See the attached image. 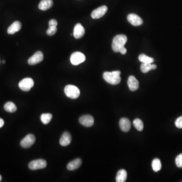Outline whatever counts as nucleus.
I'll return each instance as SVG.
<instances>
[{
    "instance_id": "23",
    "label": "nucleus",
    "mask_w": 182,
    "mask_h": 182,
    "mask_svg": "<svg viewBox=\"0 0 182 182\" xmlns=\"http://www.w3.org/2000/svg\"><path fill=\"white\" fill-rule=\"evenodd\" d=\"M152 167L155 172H158L161 169V163L159 159L155 158L152 162Z\"/></svg>"
},
{
    "instance_id": "32",
    "label": "nucleus",
    "mask_w": 182,
    "mask_h": 182,
    "mask_svg": "<svg viewBox=\"0 0 182 182\" xmlns=\"http://www.w3.org/2000/svg\"><path fill=\"white\" fill-rule=\"evenodd\" d=\"M2 178L1 175H0V182L2 181Z\"/></svg>"
},
{
    "instance_id": "1",
    "label": "nucleus",
    "mask_w": 182,
    "mask_h": 182,
    "mask_svg": "<svg viewBox=\"0 0 182 182\" xmlns=\"http://www.w3.org/2000/svg\"><path fill=\"white\" fill-rule=\"evenodd\" d=\"M121 74L120 71H114L112 72H105L103 73V77L108 84L112 85H116L120 83L121 82Z\"/></svg>"
},
{
    "instance_id": "12",
    "label": "nucleus",
    "mask_w": 182,
    "mask_h": 182,
    "mask_svg": "<svg viewBox=\"0 0 182 182\" xmlns=\"http://www.w3.org/2000/svg\"><path fill=\"white\" fill-rule=\"evenodd\" d=\"M85 30L81 23H77L74 26L73 30V36L76 39H80L84 36Z\"/></svg>"
},
{
    "instance_id": "15",
    "label": "nucleus",
    "mask_w": 182,
    "mask_h": 182,
    "mask_svg": "<svg viewBox=\"0 0 182 182\" xmlns=\"http://www.w3.org/2000/svg\"><path fill=\"white\" fill-rule=\"evenodd\" d=\"M119 127L123 132H128L131 129V122L127 118H122L119 121Z\"/></svg>"
},
{
    "instance_id": "13",
    "label": "nucleus",
    "mask_w": 182,
    "mask_h": 182,
    "mask_svg": "<svg viewBox=\"0 0 182 182\" xmlns=\"http://www.w3.org/2000/svg\"><path fill=\"white\" fill-rule=\"evenodd\" d=\"M128 85L131 91H136L139 89V81L134 76H129L128 80Z\"/></svg>"
},
{
    "instance_id": "31",
    "label": "nucleus",
    "mask_w": 182,
    "mask_h": 182,
    "mask_svg": "<svg viewBox=\"0 0 182 182\" xmlns=\"http://www.w3.org/2000/svg\"><path fill=\"white\" fill-rule=\"evenodd\" d=\"M4 125V121L3 119L0 118V128L3 127Z\"/></svg>"
},
{
    "instance_id": "14",
    "label": "nucleus",
    "mask_w": 182,
    "mask_h": 182,
    "mask_svg": "<svg viewBox=\"0 0 182 182\" xmlns=\"http://www.w3.org/2000/svg\"><path fill=\"white\" fill-rule=\"evenodd\" d=\"M21 23L19 21H16L8 27L7 32L10 35H13L16 32L19 31L21 28Z\"/></svg>"
},
{
    "instance_id": "9",
    "label": "nucleus",
    "mask_w": 182,
    "mask_h": 182,
    "mask_svg": "<svg viewBox=\"0 0 182 182\" xmlns=\"http://www.w3.org/2000/svg\"><path fill=\"white\" fill-rule=\"evenodd\" d=\"M44 55L43 53L40 51L36 52L34 55L29 58L28 63L30 65L37 64L43 60Z\"/></svg>"
},
{
    "instance_id": "5",
    "label": "nucleus",
    "mask_w": 182,
    "mask_h": 182,
    "mask_svg": "<svg viewBox=\"0 0 182 182\" xmlns=\"http://www.w3.org/2000/svg\"><path fill=\"white\" fill-rule=\"evenodd\" d=\"M19 88L22 91L27 92L30 90V89L34 86V82L31 78H25L20 81L18 84Z\"/></svg>"
},
{
    "instance_id": "29",
    "label": "nucleus",
    "mask_w": 182,
    "mask_h": 182,
    "mask_svg": "<svg viewBox=\"0 0 182 182\" xmlns=\"http://www.w3.org/2000/svg\"><path fill=\"white\" fill-rule=\"evenodd\" d=\"M57 26V21L55 19H51L49 21V26H55L56 27Z\"/></svg>"
},
{
    "instance_id": "8",
    "label": "nucleus",
    "mask_w": 182,
    "mask_h": 182,
    "mask_svg": "<svg viewBox=\"0 0 182 182\" xmlns=\"http://www.w3.org/2000/svg\"><path fill=\"white\" fill-rule=\"evenodd\" d=\"M107 10H108V8L106 6H101L93 10L91 13V17L93 19H96L100 18L105 15Z\"/></svg>"
},
{
    "instance_id": "2",
    "label": "nucleus",
    "mask_w": 182,
    "mask_h": 182,
    "mask_svg": "<svg viewBox=\"0 0 182 182\" xmlns=\"http://www.w3.org/2000/svg\"><path fill=\"white\" fill-rule=\"evenodd\" d=\"M127 37L124 35H119L115 36L112 42V48L113 51L115 52H119V50L122 48L124 47L125 44L127 43Z\"/></svg>"
},
{
    "instance_id": "22",
    "label": "nucleus",
    "mask_w": 182,
    "mask_h": 182,
    "mask_svg": "<svg viewBox=\"0 0 182 182\" xmlns=\"http://www.w3.org/2000/svg\"><path fill=\"white\" fill-rule=\"evenodd\" d=\"M139 60L140 62L144 63H152L154 61L153 58L143 54H141L139 56Z\"/></svg>"
},
{
    "instance_id": "26",
    "label": "nucleus",
    "mask_w": 182,
    "mask_h": 182,
    "mask_svg": "<svg viewBox=\"0 0 182 182\" xmlns=\"http://www.w3.org/2000/svg\"><path fill=\"white\" fill-rule=\"evenodd\" d=\"M175 165L179 168H182V153L180 154L175 158Z\"/></svg>"
},
{
    "instance_id": "7",
    "label": "nucleus",
    "mask_w": 182,
    "mask_h": 182,
    "mask_svg": "<svg viewBox=\"0 0 182 182\" xmlns=\"http://www.w3.org/2000/svg\"><path fill=\"white\" fill-rule=\"evenodd\" d=\"M35 141V138L34 135L29 134L26 136L20 142V145L23 148H28L34 145Z\"/></svg>"
},
{
    "instance_id": "27",
    "label": "nucleus",
    "mask_w": 182,
    "mask_h": 182,
    "mask_svg": "<svg viewBox=\"0 0 182 182\" xmlns=\"http://www.w3.org/2000/svg\"><path fill=\"white\" fill-rule=\"evenodd\" d=\"M57 31V27L55 26H49L47 30V34L49 36H52L56 34Z\"/></svg>"
},
{
    "instance_id": "3",
    "label": "nucleus",
    "mask_w": 182,
    "mask_h": 182,
    "mask_svg": "<svg viewBox=\"0 0 182 182\" xmlns=\"http://www.w3.org/2000/svg\"><path fill=\"white\" fill-rule=\"evenodd\" d=\"M64 93L67 97L72 99H76L80 95V90L73 85H67L64 88Z\"/></svg>"
},
{
    "instance_id": "4",
    "label": "nucleus",
    "mask_w": 182,
    "mask_h": 182,
    "mask_svg": "<svg viewBox=\"0 0 182 182\" xmlns=\"http://www.w3.org/2000/svg\"><path fill=\"white\" fill-rule=\"evenodd\" d=\"M70 60L72 64L77 65L86 60V56L82 53L76 52L72 54Z\"/></svg>"
},
{
    "instance_id": "25",
    "label": "nucleus",
    "mask_w": 182,
    "mask_h": 182,
    "mask_svg": "<svg viewBox=\"0 0 182 182\" xmlns=\"http://www.w3.org/2000/svg\"><path fill=\"white\" fill-rule=\"evenodd\" d=\"M133 125L138 131L140 132L143 131L144 128V124H143V121L140 119H135L133 121Z\"/></svg>"
},
{
    "instance_id": "30",
    "label": "nucleus",
    "mask_w": 182,
    "mask_h": 182,
    "mask_svg": "<svg viewBox=\"0 0 182 182\" xmlns=\"http://www.w3.org/2000/svg\"><path fill=\"white\" fill-rule=\"evenodd\" d=\"M127 52V49L125 48L124 47L122 48L119 50V52H120L121 54H123V55H124V54H126Z\"/></svg>"
},
{
    "instance_id": "20",
    "label": "nucleus",
    "mask_w": 182,
    "mask_h": 182,
    "mask_svg": "<svg viewBox=\"0 0 182 182\" xmlns=\"http://www.w3.org/2000/svg\"><path fill=\"white\" fill-rule=\"evenodd\" d=\"M157 66L155 64H152L151 63H142L141 65V70L143 73H147L150 70H154L156 69Z\"/></svg>"
},
{
    "instance_id": "6",
    "label": "nucleus",
    "mask_w": 182,
    "mask_h": 182,
    "mask_svg": "<svg viewBox=\"0 0 182 182\" xmlns=\"http://www.w3.org/2000/svg\"><path fill=\"white\" fill-rule=\"evenodd\" d=\"M47 165V162L44 159H37L30 162L28 167L31 170H40L45 168Z\"/></svg>"
},
{
    "instance_id": "16",
    "label": "nucleus",
    "mask_w": 182,
    "mask_h": 182,
    "mask_svg": "<svg viewBox=\"0 0 182 182\" xmlns=\"http://www.w3.org/2000/svg\"><path fill=\"white\" fill-rule=\"evenodd\" d=\"M72 138L70 133L64 132L60 139V144L62 146H67L70 144L72 141Z\"/></svg>"
},
{
    "instance_id": "19",
    "label": "nucleus",
    "mask_w": 182,
    "mask_h": 182,
    "mask_svg": "<svg viewBox=\"0 0 182 182\" xmlns=\"http://www.w3.org/2000/svg\"><path fill=\"white\" fill-rule=\"evenodd\" d=\"M127 178V173L124 170H120L117 172L116 177V182H124Z\"/></svg>"
},
{
    "instance_id": "10",
    "label": "nucleus",
    "mask_w": 182,
    "mask_h": 182,
    "mask_svg": "<svg viewBox=\"0 0 182 182\" xmlns=\"http://www.w3.org/2000/svg\"><path fill=\"white\" fill-rule=\"evenodd\" d=\"M80 123L85 127H91L94 123V119L93 116L90 115H85L81 116L79 119Z\"/></svg>"
},
{
    "instance_id": "24",
    "label": "nucleus",
    "mask_w": 182,
    "mask_h": 182,
    "mask_svg": "<svg viewBox=\"0 0 182 182\" xmlns=\"http://www.w3.org/2000/svg\"><path fill=\"white\" fill-rule=\"evenodd\" d=\"M52 117V115L51 113H44L40 116V119L43 124H47L50 123Z\"/></svg>"
},
{
    "instance_id": "11",
    "label": "nucleus",
    "mask_w": 182,
    "mask_h": 182,
    "mask_svg": "<svg viewBox=\"0 0 182 182\" xmlns=\"http://www.w3.org/2000/svg\"><path fill=\"white\" fill-rule=\"evenodd\" d=\"M127 19L129 23L133 26H140L143 23L141 18L135 14H130L127 17Z\"/></svg>"
},
{
    "instance_id": "33",
    "label": "nucleus",
    "mask_w": 182,
    "mask_h": 182,
    "mask_svg": "<svg viewBox=\"0 0 182 182\" xmlns=\"http://www.w3.org/2000/svg\"><path fill=\"white\" fill-rule=\"evenodd\" d=\"M3 62V64H5V61L3 60V62Z\"/></svg>"
},
{
    "instance_id": "17",
    "label": "nucleus",
    "mask_w": 182,
    "mask_h": 182,
    "mask_svg": "<svg viewBox=\"0 0 182 182\" xmlns=\"http://www.w3.org/2000/svg\"><path fill=\"white\" fill-rule=\"evenodd\" d=\"M82 163V161L80 158H77L70 162L67 166V169L69 170H74L78 169Z\"/></svg>"
},
{
    "instance_id": "28",
    "label": "nucleus",
    "mask_w": 182,
    "mask_h": 182,
    "mask_svg": "<svg viewBox=\"0 0 182 182\" xmlns=\"http://www.w3.org/2000/svg\"><path fill=\"white\" fill-rule=\"evenodd\" d=\"M175 125L179 128H182V116H180L175 121Z\"/></svg>"
},
{
    "instance_id": "21",
    "label": "nucleus",
    "mask_w": 182,
    "mask_h": 182,
    "mask_svg": "<svg viewBox=\"0 0 182 182\" xmlns=\"http://www.w3.org/2000/svg\"><path fill=\"white\" fill-rule=\"evenodd\" d=\"M4 109L7 112L13 113L17 110V107L12 102H8L4 105Z\"/></svg>"
},
{
    "instance_id": "18",
    "label": "nucleus",
    "mask_w": 182,
    "mask_h": 182,
    "mask_svg": "<svg viewBox=\"0 0 182 182\" xmlns=\"http://www.w3.org/2000/svg\"><path fill=\"white\" fill-rule=\"evenodd\" d=\"M53 5L52 0H42L39 5V8L42 11H46Z\"/></svg>"
}]
</instances>
